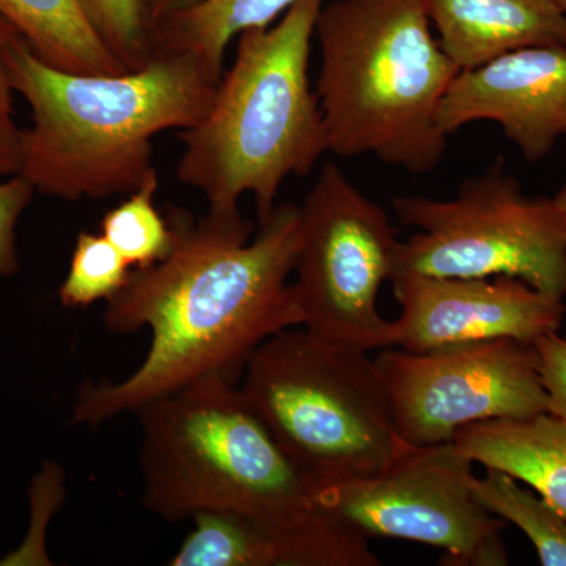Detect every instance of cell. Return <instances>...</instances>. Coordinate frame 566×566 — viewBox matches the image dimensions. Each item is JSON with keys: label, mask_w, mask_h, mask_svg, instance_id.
Segmentation results:
<instances>
[{"label": "cell", "mask_w": 566, "mask_h": 566, "mask_svg": "<svg viewBox=\"0 0 566 566\" xmlns=\"http://www.w3.org/2000/svg\"><path fill=\"white\" fill-rule=\"evenodd\" d=\"M167 221L174 243L166 259L133 271L104 312L112 334L151 331L147 356L123 381L82 386L74 423L99 427L208 376L238 382L264 340L303 326L289 282L300 207L277 205L252 241L241 211L196 219L170 208Z\"/></svg>", "instance_id": "cell-1"}, {"label": "cell", "mask_w": 566, "mask_h": 566, "mask_svg": "<svg viewBox=\"0 0 566 566\" xmlns=\"http://www.w3.org/2000/svg\"><path fill=\"white\" fill-rule=\"evenodd\" d=\"M144 505L167 523L229 510L281 539L289 566H379L367 536L316 505L238 382L208 376L137 409Z\"/></svg>", "instance_id": "cell-2"}, {"label": "cell", "mask_w": 566, "mask_h": 566, "mask_svg": "<svg viewBox=\"0 0 566 566\" xmlns=\"http://www.w3.org/2000/svg\"><path fill=\"white\" fill-rule=\"evenodd\" d=\"M6 55L13 91L32 111L18 175L70 202L136 192L156 172L155 136L199 125L218 88L182 54L112 76L77 74L48 65L14 33Z\"/></svg>", "instance_id": "cell-3"}, {"label": "cell", "mask_w": 566, "mask_h": 566, "mask_svg": "<svg viewBox=\"0 0 566 566\" xmlns=\"http://www.w3.org/2000/svg\"><path fill=\"white\" fill-rule=\"evenodd\" d=\"M322 9L323 0H297L274 28L240 33L207 117L178 134V181L202 191L208 210L240 211L241 197L252 193L263 223L286 178L311 174L329 151L308 77Z\"/></svg>", "instance_id": "cell-4"}, {"label": "cell", "mask_w": 566, "mask_h": 566, "mask_svg": "<svg viewBox=\"0 0 566 566\" xmlns=\"http://www.w3.org/2000/svg\"><path fill=\"white\" fill-rule=\"evenodd\" d=\"M315 36L329 153L433 172L449 137L439 111L460 70L431 32L424 0H335Z\"/></svg>", "instance_id": "cell-5"}, {"label": "cell", "mask_w": 566, "mask_h": 566, "mask_svg": "<svg viewBox=\"0 0 566 566\" xmlns=\"http://www.w3.org/2000/svg\"><path fill=\"white\" fill-rule=\"evenodd\" d=\"M240 387L311 488L381 474L409 447L364 349L282 331L249 356Z\"/></svg>", "instance_id": "cell-6"}, {"label": "cell", "mask_w": 566, "mask_h": 566, "mask_svg": "<svg viewBox=\"0 0 566 566\" xmlns=\"http://www.w3.org/2000/svg\"><path fill=\"white\" fill-rule=\"evenodd\" d=\"M392 208L417 230L398 243L392 279L509 275L566 300L564 214L556 200L526 196L504 159L465 178L453 199L398 196Z\"/></svg>", "instance_id": "cell-7"}, {"label": "cell", "mask_w": 566, "mask_h": 566, "mask_svg": "<svg viewBox=\"0 0 566 566\" xmlns=\"http://www.w3.org/2000/svg\"><path fill=\"white\" fill-rule=\"evenodd\" d=\"M397 233L381 205L337 164H324L300 207L293 263L294 297L308 334L367 353L397 346V326L378 307L382 283L392 279Z\"/></svg>", "instance_id": "cell-8"}, {"label": "cell", "mask_w": 566, "mask_h": 566, "mask_svg": "<svg viewBox=\"0 0 566 566\" xmlns=\"http://www.w3.org/2000/svg\"><path fill=\"white\" fill-rule=\"evenodd\" d=\"M472 461L452 442L412 447L381 474L312 486L316 505L370 536L444 551L442 565L509 564L501 517L476 501Z\"/></svg>", "instance_id": "cell-9"}, {"label": "cell", "mask_w": 566, "mask_h": 566, "mask_svg": "<svg viewBox=\"0 0 566 566\" xmlns=\"http://www.w3.org/2000/svg\"><path fill=\"white\" fill-rule=\"evenodd\" d=\"M395 424L406 444H444L469 424L547 415V394L531 342L516 338L446 346L433 352L382 349Z\"/></svg>", "instance_id": "cell-10"}, {"label": "cell", "mask_w": 566, "mask_h": 566, "mask_svg": "<svg viewBox=\"0 0 566 566\" xmlns=\"http://www.w3.org/2000/svg\"><path fill=\"white\" fill-rule=\"evenodd\" d=\"M401 316L395 319L398 348L424 353L495 338L531 342L557 333L565 304L509 275L423 277L392 281Z\"/></svg>", "instance_id": "cell-11"}, {"label": "cell", "mask_w": 566, "mask_h": 566, "mask_svg": "<svg viewBox=\"0 0 566 566\" xmlns=\"http://www.w3.org/2000/svg\"><path fill=\"white\" fill-rule=\"evenodd\" d=\"M493 122L528 163L542 161L566 136V48L509 52L461 71L439 111L447 136L465 125Z\"/></svg>", "instance_id": "cell-12"}, {"label": "cell", "mask_w": 566, "mask_h": 566, "mask_svg": "<svg viewBox=\"0 0 566 566\" xmlns=\"http://www.w3.org/2000/svg\"><path fill=\"white\" fill-rule=\"evenodd\" d=\"M424 7L460 73L524 48H566V13L553 0H424Z\"/></svg>", "instance_id": "cell-13"}, {"label": "cell", "mask_w": 566, "mask_h": 566, "mask_svg": "<svg viewBox=\"0 0 566 566\" xmlns=\"http://www.w3.org/2000/svg\"><path fill=\"white\" fill-rule=\"evenodd\" d=\"M453 444L472 463L534 488L566 517V422L551 415L469 424Z\"/></svg>", "instance_id": "cell-14"}, {"label": "cell", "mask_w": 566, "mask_h": 566, "mask_svg": "<svg viewBox=\"0 0 566 566\" xmlns=\"http://www.w3.org/2000/svg\"><path fill=\"white\" fill-rule=\"evenodd\" d=\"M0 17L54 69L102 76L128 73L93 31L80 0H0Z\"/></svg>", "instance_id": "cell-15"}, {"label": "cell", "mask_w": 566, "mask_h": 566, "mask_svg": "<svg viewBox=\"0 0 566 566\" xmlns=\"http://www.w3.org/2000/svg\"><path fill=\"white\" fill-rule=\"evenodd\" d=\"M297 0H199L189 9L153 28L156 54L189 55L216 84L223 74V57L234 36L271 22Z\"/></svg>", "instance_id": "cell-16"}, {"label": "cell", "mask_w": 566, "mask_h": 566, "mask_svg": "<svg viewBox=\"0 0 566 566\" xmlns=\"http://www.w3.org/2000/svg\"><path fill=\"white\" fill-rule=\"evenodd\" d=\"M192 520L193 531L169 565L286 566L281 539L255 517L210 510L196 513Z\"/></svg>", "instance_id": "cell-17"}, {"label": "cell", "mask_w": 566, "mask_h": 566, "mask_svg": "<svg viewBox=\"0 0 566 566\" xmlns=\"http://www.w3.org/2000/svg\"><path fill=\"white\" fill-rule=\"evenodd\" d=\"M472 490L488 512L515 524L528 536L542 565L566 566V517L545 499L527 493L515 476L499 469L475 475Z\"/></svg>", "instance_id": "cell-18"}, {"label": "cell", "mask_w": 566, "mask_h": 566, "mask_svg": "<svg viewBox=\"0 0 566 566\" xmlns=\"http://www.w3.org/2000/svg\"><path fill=\"white\" fill-rule=\"evenodd\" d=\"M158 172H153L125 202L104 216L102 233L132 268L144 270L166 259L172 249L170 223L156 210Z\"/></svg>", "instance_id": "cell-19"}, {"label": "cell", "mask_w": 566, "mask_h": 566, "mask_svg": "<svg viewBox=\"0 0 566 566\" xmlns=\"http://www.w3.org/2000/svg\"><path fill=\"white\" fill-rule=\"evenodd\" d=\"M132 273V264L103 233L81 232L59 297L63 307L69 308L91 307L98 301L107 303L125 289Z\"/></svg>", "instance_id": "cell-20"}, {"label": "cell", "mask_w": 566, "mask_h": 566, "mask_svg": "<svg viewBox=\"0 0 566 566\" xmlns=\"http://www.w3.org/2000/svg\"><path fill=\"white\" fill-rule=\"evenodd\" d=\"M93 31L128 71L155 57L151 25L142 0H80Z\"/></svg>", "instance_id": "cell-21"}, {"label": "cell", "mask_w": 566, "mask_h": 566, "mask_svg": "<svg viewBox=\"0 0 566 566\" xmlns=\"http://www.w3.org/2000/svg\"><path fill=\"white\" fill-rule=\"evenodd\" d=\"M18 33L0 17V177L20 174L22 129L14 122L13 85L7 66V46Z\"/></svg>", "instance_id": "cell-22"}, {"label": "cell", "mask_w": 566, "mask_h": 566, "mask_svg": "<svg viewBox=\"0 0 566 566\" xmlns=\"http://www.w3.org/2000/svg\"><path fill=\"white\" fill-rule=\"evenodd\" d=\"M35 192L21 175L0 181V277H11L20 270L14 229Z\"/></svg>", "instance_id": "cell-23"}, {"label": "cell", "mask_w": 566, "mask_h": 566, "mask_svg": "<svg viewBox=\"0 0 566 566\" xmlns=\"http://www.w3.org/2000/svg\"><path fill=\"white\" fill-rule=\"evenodd\" d=\"M534 346L547 394V415L566 422V338L549 333L536 338Z\"/></svg>", "instance_id": "cell-24"}, {"label": "cell", "mask_w": 566, "mask_h": 566, "mask_svg": "<svg viewBox=\"0 0 566 566\" xmlns=\"http://www.w3.org/2000/svg\"><path fill=\"white\" fill-rule=\"evenodd\" d=\"M199 0H142L147 20L150 22L151 31L156 24L172 17L178 11L189 9Z\"/></svg>", "instance_id": "cell-25"}, {"label": "cell", "mask_w": 566, "mask_h": 566, "mask_svg": "<svg viewBox=\"0 0 566 566\" xmlns=\"http://www.w3.org/2000/svg\"><path fill=\"white\" fill-rule=\"evenodd\" d=\"M554 200H556L557 207L560 208L562 214H564V219L566 222V182L564 188L560 189V192H558L557 196L554 197Z\"/></svg>", "instance_id": "cell-26"}, {"label": "cell", "mask_w": 566, "mask_h": 566, "mask_svg": "<svg viewBox=\"0 0 566 566\" xmlns=\"http://www.w3.org/2000/svg\"><path fill=\"white\" fill-rule=\"evenodd\" d=\"M554 3L566 13V0H553Z\"/></svg>", "instance_id": "cell-27"}]
</instances>
